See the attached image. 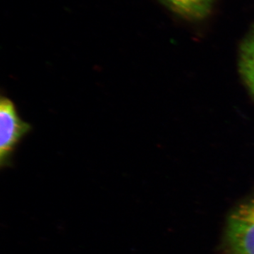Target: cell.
I'll return each mask as SVG.
<instances>
[{
	"label": "cell",
	"instance_id": "1",
	"mask_svg": "<svg viewBox=\"0 0 254 254\" xmlns=\"http://www.w3.org/2000/svg\"><path fill=\"white\" fill-rule=\"evenodd\" d=\"M225 240L230 254H254V196L229 215Z\"/></svg>",
	"mask_w": 254,
	"mask_h": 254
},
{
	"label": "cell",
	"instance_id": "2",
	"mask_svg": "<svg viewBox=\"0 0 254 254\" xmlns=\"http://www.w3.org/2000/svg\"><path fill=\"white\" fill-rule=\"evenodd\" d=\"M29 124L18 116L11 100L1 97L0 100V164L6 166L11 163V155L23 137L31 130Z\"/></svg>",
	"mask_w": 254,
	"mask_h": 254
},
{
	"label": "cell",
	"instance_id": "3",
	"mask_svg": "<svg viewBox=\"0 0 254 254\" xmlns=\"http://www.w3.org/2000/svg\"><path fill=\"white\" fill-rule=\"evenodd\" d=\"M239 71L244 83L254 99V28L241 45Z\"/></svg>",
	"mask_w": 254,
	"mask_h": 254
},
{
	"label": "cell",
	"instance_id": "4",
	"mask_svg": "<svg viewBox=\"0 0 254 254\" xmlns=\"http://www.w3.org/2000/svg\"><path fill=\"white\" fill-rule=\"evenodd\" d=\"M177 14L190 19H202L211 11L214 0H165Z\"/></svg>",
	"mask_w": 254,
	"mask_h": 254
}]
</instances>
